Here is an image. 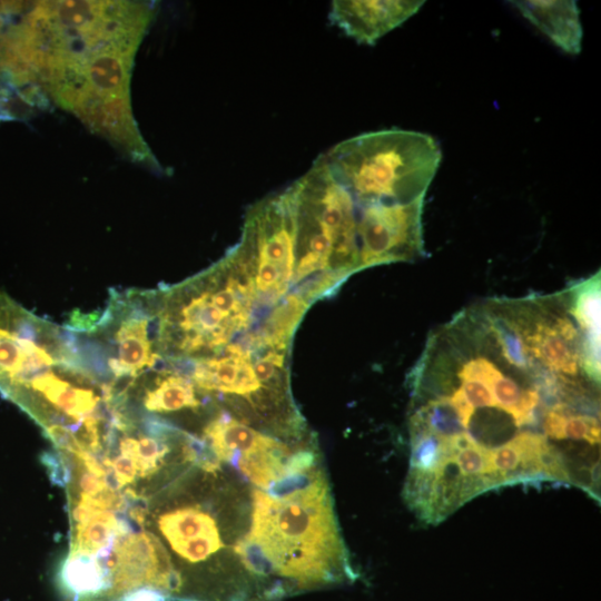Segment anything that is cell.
<instances>
[{
    "label": "cell",
    "mask_w": 601,
    "mask_h": 601,
    "mask_svg": "<svg viewBox=\"0 0 601 601\" xmlns=\"http://www.w3.org/2000/svg\"><path fill=\"white\" fill-rule=\"evenodd\" d=\"M534 306H515L513 312L533 361L549 372L575 376L581 368L580 334L564 314L549 313Z\"/></svg>",
    "instance_id": "obj_7"
},
{
    "label": "cell",
    "mask_w": 601,
    "mask_h": 601,
    "mask_svg": "<svg viewBox=\"0 0 601 601\" xmlns=\"http://www.w3.org/2000/svg\"><path fill=\"white\" fill-rule=\"evenodd\" d=\"M543 430L553 440L584 441L593 445L600 443L599 420L577 413L565 403H558L546 411Z\"/></svg>",
    "instance_id": "obj_18"
},
{
    "label": "cell",
    "mask_w": 601,
    "mask_h": 601,
    "mask_svg": "<svg viewBox=\"0 0 601 601\" xmlns=\"http://www.w3.org/2000/svg\"><path fill=\"white\" fill-rule=\"evenodd\" d=\"M154 435L122 436L119 452L135 465L137 476L149 479L165 464L169 446L165 435L168 433L164 424L154 423Z\"/></svg>",
    "instance_id": "obj_17"
},
{
    "label": "cell",
    "mask_w": 601,
    "mask_h": 601,
    "mask_svg": "<svg viewBox=\"0 0 601 601\" xmlns=\"http://www.w3.org/2000/svg\"><path fill=\"white\" fill-rule=\"evenodd\" d=\"M424 197L408 203L356 206L359 270L411 260L424 254Z\"/></svg>",
    "instance_id": "obj_5"
},
{
    "label": "cell",
    "mask_w": 601,
    "mask_h": 601,
    "mask_svg": "<svg viewBox=\"0 0 601 601\" xmlns=\"http://www.w3.org/2000/svg\"><path fill=\"white\" fill-rule=\"evenodd\" d=\"M257 354L230 346L216 356L177 362L188 364L186 375L198 391L244 400L259 408L266 400L284 401L286 393L274 391L259 381L254 366Z\"/></svg>",
    "instance_id": "obj_6"
},
{
    "label": "cell",
    "mask_w": 601,
    "mask_h": 601,
    "mask_svg": "<svg viewBox=\"0 0 601 601\" xmlns=\"http://www.w3.org/2000/svg\"><path fill=\"white\" fill-rule=\"evenodd\" d=\"M145 511L144 526L154 525L157 533H151L164 539L176 558L187 565L205 563L223 548L216 520L201 506L181 505L158 513Z\"/></svg>",
    "instance_id": "obj_8"
},
{
    "label": "cell",
    "mask_w": 601,
    "mask_h": 601,
    "mask_svg": "<svg viewBox=\"0 0 601 601\" xmlns=\"http://www.w3.org/2000/svg\"><path fill=\"white\" fill-rule=\"evenodd\" d=\"M410 427L427 431L442 439H451L466 432L450 396L427 402L411 417Z\"/></svg>",
    "instance_id": "obj_19"
},
{
    "label": "cell",
    "mask_w": 601,
    "mask_h": 601,
    "mask_svg": "<svg viewBox=\"0 0 601 601\" xmlns=\"http://www.w3.org/2000/svg\"><path fill=\"white\" fill-rule=\"evenodd\" d=\"M521 14L563 51H581L582 26L577 1L518 0L510 1Z\"/></svg>",
    "instance_id": "obj_11"
},
{
    "label": "cell",
    "mask_w": 601,
    "mask_h": 601,
    "mask_svg": "<svg viewBox=\"0 0 601 601\" xmlns=\"http://www.w3.org/2000/svg\"><path fill=\"white\" fill-rule=\"evenodd\" d=\"M148 325L147 316L137 313L121 321L115 335L118 356L108 361L116 378L130 376L135 380L140 372L161 361L148 337Z\"/></svg>",
    "instance_id": "obj_13"
},
{
    "label": "cell",
    "mask_w": 601,
    "mask_h": 601,
    "mask_svg": "<svg viewBox=\"0 0 601 601\" xmlns=\"http://www.w3.org/2000/svg\"><path fill=\"white\" fill-rule=\"evenodd\" d=\"M485 326L500 355L511 366L530 371L534 361L530 355L512 307L485 314Z\"/></svg>",
    "instance_id": "obj_16"
},
{
    "label": "cell",
    "mask_w": 601,
    "mask_h": 601,
    "mask_svg": "<svg viewBox=\"0 0 601 601\" xmlns=\"http://www.w3.org/2000/svg\"><path fill=\"white\" fill-rule=\"evenodd\" d=\"M272 437L273 435L263 433L223 412L207 423L201 439L220 462H234L238 456L264 445Z\"/></svg>",
    "instance_id": "obj_14"
},
{
    "label": "cell",
    "mask_w": 601,
    "mask_h": 601,
    "mask_svg": "<svg viewBox=\"0 0 601 601\" xmlns=\"http://www.w3.org/2000/svg\"><path fill=\"white\" fill-rule=\"evenodd\" d=\"M357 207L425 196L442 150L428 134L398 128L343 140L319 156Z\"/></svg>",
    "instance_id": "obj_3"
},
{
    "label": "cell",
    "mask_w": 601,
    "mask_h": 601,
    "mask_svg": "<svg viewBox=\"0 0 601 601\" xmlns=\"http://www.w3.org/2000/svg\"><path fill=\"white\" fill-rule=\"evenodd\" d=\"M235 552L254 575L292 588L353 578L324 473L284 494L254 490L250 528Z\"/></svg>",
    "instance_id": "obj_2"
},
{
    "label": "cell",
    "mask_w": 601,
    "mask_h": 601,
    "mask_svg": "<svg viewBox=\"0 0 601 601\" xmlns=\"http://www.w3.org/2000/svg\"><path fill=\"white\" fill-rule=\"evenodd\" d=\"M230 250L249 279L265 322L279 304L296 295L295 217L288 188L248 208L240 240Z\"/></svg>",
    "instance_id": "obj_4"
},
{
    "label": "cell",
    "mask_w": 601,
    "mask_h": 601,
    "mask_svg": "<svg viewBox=\"0 0 601 601\" xmlns=\"http://www.w3.org/2000/svg\"><path fill=\"white\" fill-rule=\"evenodd\" d=\"M424 3L417 0H335L328 20L356 42L372 46L414 16Z\"/></svg>",
    "instance_id": "obj_9"
},
{
    "label": "cell",
    "mask_w": 601,
    "mask_h": 601,
    "mask_svg": "<svg viewBox=\"0 0 601 601\" xmlns=\"http://www.w3.org/2000/svg\"><path fill=\"white\" fill-rule=\"evenodd\" d=\"M570 315L581 329V368L590 380H600V272L573 285L569 292Z\"/></svg>",
    "instance_id": "obj_12"
},
{
    "label": "cell",
    "mask_w": 601,
    "mask_h": 601,
    "mask_svg": "<svg viewBox=\"0 0 601 601\" xmlns=\"http://www.w3.org/2000/svg\"><path fill=\"white\" fill-rule=\"evenodd\" d=\"M167 595L156 589L140 588L128 594L124 601H167Z\"/></svg>",
    "instance_id": "obj_20"
},
{
    "label": "cell",
    "mask_w": 601,
    "mask_h": 601,
    "mask_svg": "<svg viewBox=\"0 0 601 601\" xmlns=\"http://www.w3.org/2000/svg\"><path fill=\"white\" fill-rule=\"evenodd\" d=\"M144 407L152 413H173L181 410H196L200 406L197 388L183 372L164 370L155 378L152 387L146 390Z\"/></svg>",
    "instance_id": "obj_15"
},
{
    "label": "cell",
    "mask_w": 601,
    "mask_h": 601,
    "mask_svg": "<svg viewBox=\"0 0 601 601\" xmlns=\"http://www.w3.org/2000/svg\"><path fill=\"white\" fill-rule=\"evenodd\" d=\"M154 16V6L137 1L14 2L4 61L21 85L159 170L130 106L134 58Z\"/></svg>",
    "instance_id": "obj_1"
},
{
    "label": "cell",
    "mask_w": 601,
    "mask_h": 601,
    "mask_svg": "<svg viewBox=\"0 0 601 601\" xmlns=\"http://www.w3.org/2000/svg\"><path fill=\"white\" fill-rule=\"evenodd\" d=\"M460 371L483 381L491 390L497 408L509 414L516 426L534 422L535 411L541 401L538 388L522 387L492 361L481 355L465 361Z\"/></svg>",
    "instance_id": "obj_10"
}]
</instances>
